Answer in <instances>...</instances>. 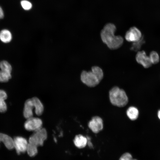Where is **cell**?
Masks as SVG:
<instances>
[{
	"label": "cell",
	"mask_w": 160,
	"mask_h": 160,
	"mask_svg": "<svg viewBox=\"0 0 160 160\" xmlns=\"http://www.w3.org/2000/svg\"><path fill=\"white\" fill-rule=\"evenodd\" d=\"M116 29L114 24L108 23L104 25L100 32V37L102 41L111 50L119 48L124 42L122 37L115 35Z\"/></svg>",
	"instance_id": "obj_1"
},
{
	"label": "cell",
	"mask_w": 160,
	"mask_h": 160,
	"mask_svg": "<svg viewBox=\"0 0 160 160\" xmlns=\"http://www.w3.org/2000/svg\"><path fill=\"white\" fill-rule=\"evenodd\" d=\"M104 76L102 69L99 67L92 66L90 71H83L80 75V79L82 82L89 87H94L101 81Z\"/></svg>",
	"instance_id": "obj_2"
},
{
	"label": "cell",
	"mask_w": 160,
	"mask_h": 160,
	"mask_svg": "<svg viewBox=\"0 0 160 160\" xmlns=\"http://www.w3.org/2000/svg\"><path fill=\"white\" fill-rule=\"evenodd\" d=\"M38 116L41 115L44 110L43 105L37 97H34L27 100L24 104L23 115L26 119L32 117L33 116V110Z\"/></svg>",
	"instance_id": "obj_3"
},
{
	"label": "cell",
	"mask_w": 160,
	"mask_h": 160,
	"mask_svg": "<svg viewBox=\"0 0 160 160\" xmlns=\"http://www.w3.org/2000/svg\"><path fill=\"white\" fill-rule=\"evenodd\" d=\"M109 96L110 102L114 106L124 107L128 102V98L124 90L117 86L114 87L110 90Z\"/></svg>",
	"instance_id": "obj_4"
},
{
	"label": "cell",
	"mask_w": 160,
	"mask_h": 160,
	"mask_svg": "<svg viewBox=\"0 0 160 160\" xmlns=\"http://www.w3.org/2000/svg\"><path fill=\"white\" fill-rule=\"evenodd\" d=\"M47 137L46 130L42 127L31 135L29 138L28 143L38 147L43 145Z\"/></svg>",
	"instance_id": "obj_5"
},
{
	"label": "cell",
	"mask_w": 160,
	"mask_h": 160,
	"mask_svg": "<svg viewBox=\"0 0 160 160\" xmlns=\"http://www.w3.org/2000/svg\"><path fill=\"white\" fill-rule=\"evenodd\" d=\"M26 119L24 124L26 130L35 132L42 128L43 123L41 119L33 116Z\"/></svg>",
	"instance_id": "obj_6"
},
{
	"label": "cell",
	"mask_w": 160,
	"mask_h": 160,
	"mask_svg": "<svg viewBox=\"0 0 160 160\" xmlns=\"http://www.w3.org/2000/svg\"><path fill=\"white\" fill-rule=\"evenodd\" d=\"M140 31L135 27H132L125 33V38L128 41L132 43L137 41L142 37Z\"/></svg>",
	"instance_id": "obj_7"
},
{
	"label": "cell",
	"mask_w": 160,
	"mask_h": 160,
	"mask_svg": "<svg viewBox=\"0 0 160 160\" xmlns=\"http://www.w3.org/2000/svg\"><path fill=\"white\" fill-rule=\"evenodd\" d=\"M13 140L14 147L18 154L26 151L28 143L25 138L20 136L15 137Z\"/></svg>",
	"instance_id": "obj_8"
},
{
	"label": "cell",
	"mask_w": 160,
	"mask_h": 160,
	"mask_svg": "<svg viewBox=\"0 0 160 160\" xmlns=\"http://www.w3.org/2000/svg\"><path fill=\"white\" fill-rule=\"evenodd\" d=\"M88 126L93 132L97 133L103 129V119L99 116H94L89 122Z\"/></svg>",
	"instance_id": "obj_9"
},
{
	"label": "cell",
	"mask_w": 160,
	"mask_h": 160,
	"mask_svg": "<svg viewBox=\"0 0 160 160\" xmlns=\"http://www.w3.org/2000/svg\"><path fill=\"white\" fill-rule=\"evenodd\" d=\"M135 59L138 63L142 65L145 68H148L152 65L149 56L146 55L144 51L137 52Z\"/></svg>",
	"instance_id": "obj_10"
},
{
	"label": "cell",
	"mask_w": 160,
	"mask_h": 160,
	"mask_svg": "<svg viewBox=\"0 0 160 160\" xmlns=\"http://www.w3.org/2000/svg\"><path fill=\"white\" fill-rule=\"evenodd\" d=\"M1 142L9 149H12L14 148L13 139L6 134L0 133V143Z\"/></svg>",
	"instance_id": "obj_11"
},
{
	"label": "cell",
	"mask_w": 160,
	"mask_h": 160,
	"mask_svg": "<svg viewBox=\"0 0 160 160\" xmlns=\"http://www.w3.org/2000/svg\"><path fill=\"white\" fill-rule=\"evenodd\" d=\"M87 138L81 134L76 136L73 140L75 145L79 148L85 147L87 144Z\"/></svg>",
	"instance_id": "obj_12"
},
{
	"label": "cell",
	"mask_w": 160,
	"mask_h": 160,
	"mask_svg": "<svg viewBox=\"0 0 160 160\" xmlns=\"http://www.w3.org/2000/svg\"><path fill=\"white\" fill-rule=\"evenodd\" d=\"M12 34L9 30L4 29L0 31V40L3 43H9L12 41Z\"/></svg>",
	"instance_id": "obj_13"
},
{
	"label": "cell",
	"mask_w": 160,
	"mask_h": 160,
	"mask_svg": "<svg viewBox=\"0 0 160 160\" xmlns=\"http://www.w3.org/2000/svg\"><path fill=\"white\" fill-rule=\"evenodd\" d=\"M7 98L6 92L4 90L0 89V112H4L7 110V107L5 100Z\"/></svg>",
	"instance_id": "obj_14"
},
{
	"label": "cell",
	"mask_w": 160,
	"mask_h": 160,
	"mask_svg": "<svg viewBox=\"0 0 160 160\" xmlns=\"http://www.w3.org/2000/svg\"><path fill=\"white\" fill-rule=\"evenodd\" d=\"M127 114L128 118L131 120L134 121L138 117L139 111L134 106L129 107L127 111Z\"/></svg>",
	"instance_id": "obj_15"
},
{
	"label": "cell",
	"mask_w": 160,
	"mask_h": 160,
	"mask_svg": "<svg viewBox=\"0 0 160 160\" xmlns=\"http://www.w3.org/2000/svg\"><path fill=\"white\" fill-rule=\"evenodd\" d=\"M0 70L4 72L11 73L12 67L11 65L7 61L3 60L0 62Z\"/></svg>",
	"instance_id": "obj_16"
},
{
	"label": "cell",
	"mask_w": 160,
	"mask_h": 160,
	"mask_svg": "<svg viewBox=\"0 0 160 160\" xmlns=\"http://www.w3.org/2000/svg\"><path fill=\"white\" fill-rule=\"evenodd\" d=\"M26 151L30 156H34L38 153L37 147L28 143Z\"/></svg>",
	"instance_id": "obj_17"
},
{
	"label": "cell",
	"mask_w": 160,
	"mask_h": 160,
	"mask_svg": "<svg viewBox=\"0 0 160 160\" xmlns=\"http://www.w3.org/2000/svg\"><path fill=\"white\" fill-rule=\"evenodd\" d=\"M11 77V73L4 72L0 70V82H7Z\"/></svg>",
	"instance_id": "obj_18"
},
{
	"label": "cell",
	"mask_w": 160,
	"mask_h": 160,
	"mask_svg": "<svg viewBox=\"0 0 160 160\" xmlns=\"http://www.w3.org/2000/svg\"><path fill=\"white\" fill-rule=\"evenodd\" d=\"M145 43V41L143 37L139 40L133 42L131 49L135 51L138 52L140 49L141 46Z\"/></svg>",
	"instance_id": "obj_19"
},
{
	"label": "cell",
	"mask_w": 160,
	"mask_h": 160,
	"mask_svg": "<svg viewBox=\"0 0 160 160\" xmlns=\"http://www.w3.org/2000/svg\"><path fill=\"white\" fill-rule=\"evenodd\" d=\"M149 57L152 64H156L159 62V56L158 53L155 51H153L151 52Z\"/></svg>",
	"instance_id": "obj_20"
},
{
	"label": "cell",
	"mask_w": 160,
	"mask_h": 160,
	"mask_svg": "<svg viewBox=\"0 0 160 160\" xmlns=\"http://www.w3.org/2000/svg\"><path fill=\"white\" fill-rule=\"evenodd\" d=\"M20 4L23 9L25 10H30L32 7L31 3L27 0H22Z\"/></svg>",
	"instance_id": "obj_21"
},
{
	"label": "cell",
	"mask_w": 160,
	"mask_h": 160,
	"mask_svg": "<svg viewBox=\"0 0 160 160\" xmlns=\"http://www.w3.org/2000/svg\"><path fill=\"white\" fill-rule=\"evenodd\" d=\"M119 160H137L132 158V155L129 153L126 152L123 154L120 157Z\"/></svg>",
	"instance_id": "obj_22"
},
{
	"label": "cell",
	"mask_w": 160,
	"mask_h": 160,
	"mask_svg": "<svg viewBox=\"0 0 160 160\" xmlns=\"http://www.w3.org/2000/svg\"><path fill=\"white\" fill-rule=\"evenodd\" d=\"M4 17V12L2 8L0 7V19L3 18Z\"/></svg>",
	"instance_id": "obj_23"
},
{
	"label": "cell",
	"mask_w": 160,
	"mask_h": 160,
	"mask_svg": "<svg viewBox=\"0 0 160 160\" xmlns=\"http://www.w3.org/2000/svg\"><path fill=\"white\" fill-rule=\"evenodd\" d=\"M158 116L159 119H160V110L158 111Z\"/></svg>",
	"instance_id": "obj_24"
}]
</instances>
